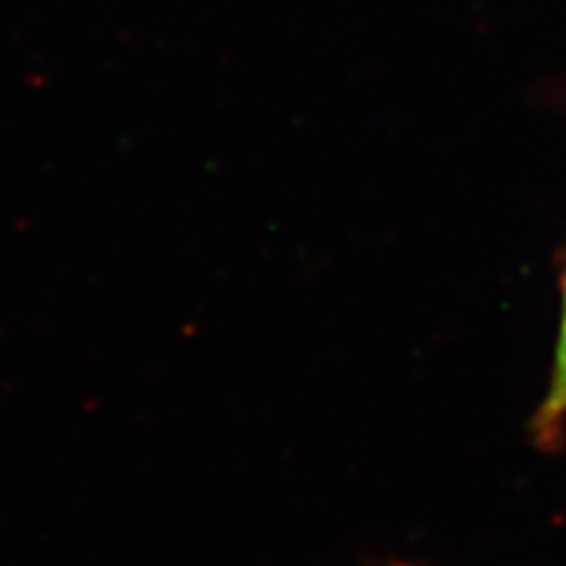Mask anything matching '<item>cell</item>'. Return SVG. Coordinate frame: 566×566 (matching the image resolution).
<instances>
[{"label":"cell","instance_id":"6da1fadb","mask_svg":"<svg viewBox=\"0 0 566 566\" xmlns=\"http://www.w3.org/2000/svg\"><path fill=\"white\" fill-rule=\"evenodd\" d=\"M530 433L546 451H554L566 441V265L562 273V313H558L554 363H551L546 394L530 420Z\"/></svg>","mask_w":566,"mask_h":566}]
</instances>
